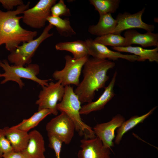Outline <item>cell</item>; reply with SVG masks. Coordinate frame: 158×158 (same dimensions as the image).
Here are the masks:
<instances>
[{
  "label": "cell",
  "mask_w": 158,
  "mask_h": 158,
  "mask_svg": "<svg viewBox=\"0 0 158 158\" xmlns=\"http://www.w3.org/2000/svg\"><path fill=\"white\" fill-rule=\"evenodd\" d=\"M117 21L109 13L99 15L97 23L95 25H90L88 32L91 34L100 36L111 33L117 25Z\"/></svg>",
  "instance_id": "cell-18"
},
{
  "label": "cell",
  "mask_w": 158,
  "mask_h": 158,
  "mask_svg": "<svg viewBox=\"0 0 158 158\" xmlns=\"http://www.w3.org/2000/svg\"><path fill=\"white\" fill-rule=\"evenodd\" d=\"M49 24L56 27L59 34L64 37H71L76 33L72 27L68 18L62 19L60 17L50 16L47 19Z\"/></svg>",
  "instance_id": "cell-23"
},
{
  "label": "cell",
  "mask_w": 158,
  "mask_h": 158,
  "mask_svg": "<svg viewBox=\"0 0 158 158\" xmlns=\"http://www.w3.org/2000/svg\"><path fill=\"white\" fill-rule=\"evenodd\" d=\"M54 27L50 24L46 26L42 33L37 38L28 42L22 43L8 56V60L16 66H24L31 63L32 59L41 43L46 39L52 36L53 33H49Z\"/></svg>",
  "instance_id": "cell-5"
},
{
  "label": "cell",
  "mask_w": 158,
  "mask_h": 158,
  "mask_svg": "<svg viewBox=\"0 0 158 158\" xmlns=\"http://www.w3.org/2000/svg\"><path fill=\"white\" fill-rule=\"evenodd\" d=\"M42 90L39 94L36 104L38 106V110L48 109L52 114L57 115L58 111L56 106L58 101L62 99L65 92V87L60 81L56 83L51 82L47 86L42 87Z\"/></svg>",
  "instance_id": "cell-7"
},
{
  "label": "cell",
  "mask_w": 158,
  "mask_h": 158,
  "mask_svg": "<svg viewBox=\"0 0 158 158\" xmlns=\"http://www.w3.org/2000/svg\"><path fill=\"white\" fill-rule=\"evenodd\" d=\"M115 65L108 60L88 59L83 66V79L74 91L81 103L92 102L95 91L105 87L109 78L107 72Z\"/></svg>",
  "instance_id": "cell-1"
},
{
  "label": "cell",
  "mask_w": 158,
  "mask_h": 158,
  "mask_svg": "<svg viewBox=\"0 0 158 158\" xmlns=\"http://www.w3.org/2000/svg\"><path fill=\"white\" fill-rule=\"evenodd\" d=\"M89 55L99 59L118 60L121 58L131 62L138 61L139 56L135 55L125 54L119 52L111 50L106 46L97 43L91 38L85 40Z\"/></svg>",
  "instance_id": "cell-12"
},
{
  "label": "cell",
  "mask_w": 158,
  "mask_h": 158,
  "mask_svg": "<svg viewBox=\"0 0 158 158\" xmlns=\"http://www.w3.org/2000/svg\"><path fill=\"white\" fill-rule=\"evenodd\" d=\"M0 158H26L22 152L13 151Z\"/></svg>",
  "instance_id": "cell-30"
},
{
  "label": "cell",
  "mask_w": 158,
  "mask_h": 158,
  "mask_svg": "<svg viewBox=\"0 0 158 158\" xmlns=\"http://www.w3.org/2000/svg\"><path fill=\"white\" fill-rule=\"evenodd\" d=\"M78 96L70 85L65 86L64 93L62 99L58 103V111L65 113L71 119L75 126V130L80 136L85 139H91L96 137L93 129L82 120L80 111L81 107Z\"/></svg>",
  "instance_id": "cell-3"
},
{
  "label": "cell",
  "mask_w": 158,
  "mask_h": 158,
  "mask_svg": "<svg viewBox=\"0 0 158 158\" xmlns=\"http://www.w3.org/2000/svg\"><path fill=\"white\" fill-rule=\"evenodd\" d=\"M95 42L104 46L112 47H126V39L121 34L110 33L104 35L97 36L94 40Z\"/></svg>",
  "instance_id": "cell-25"
},
{
  "label": "cell",
  "mask_w": 158,
  "mask_h": 158,
  "mask_svg": "<svg viewBox=\"0 0 158 158\" xmlns=\"http://www.w3.org/2000/svg\"><path fill=\"white\" fill-rule=\"evenodd\" d=\"M51 114L52 111L48 109L38 110L30 118L23 119L20 123L13 126L15 128L28 132L36 126L47 116Z\"/></svg>",
  "instance_id": "cell-22"
},
{
  "label": "cell",
  "mask_w": 158,
  "mask_h": 158,
  "mask_svg": "<svg viewBox=\"0 0 158 158\" xmlns=\"http://www.w3.org/2000/svg\"><path fill=\"white\" fill-rule=\"evenodd\" d=\"M56 0H40L33 7L23 12V22L30 27L41 28L45 25L47 18L51 15V9Z\"/></svg>",
  "instance_id": "cell-8"
},
{
  "label": "cell",
  "mask_w": 158,
  "mask_h": 158,
  "mask_svg": "<svg viewBox=\"0 0 158 158\" xmlns=\"http://www.w3.org/2000/svg\"><path fill=\"white\" fill-rule=\"evenodd\" d=\"M112 49L118 52H126L134 54L139 57L138 61L148 60L151 62H158V47L152 49H146L139 47L131 46L119 47H112Z\"/></svg>",
  "instance_id": "cell-19"
},
{
  "label": "cell",
  "mask_w": 158,
  "mask_h": 158,
  "mask_svg": "<svg viewBox=\"0 0 158 158\" xmlns=\"http://www.w3.org/2000/svg\"><path fill=\"white\" fill-rule=\"evenodd\" d=\"M125 121L124 117L118 114L108 122L97 124L92 129L96 136L101 140L103 145L111 150V147L114 146L113 140L115 137V131Z\"/></svg>",
  "instance_id": "cell-11"
},
{
  "label": "cell",
  "mask_w": 158,
  "mask_h": 158,
  "mask_svg": "<svg viewBox=\"0 0 158 158\" xmlns=\"http://www.w3.org/2000/svg\"><path fill=\"white\" fill-rule=\"evenodd\" d=\"M145 9V8L144 7L141 10L133 14L126 11L118 13L116 19V26L111 33L121 34L124 30L134 28L142 29L147 32H153L155 29L154 25L147 24L142 20V16Z\"/></svg>",
  "instance_id": "cell-10"
},
{
  "label": "cell",
  "mask_w": 158,
  "mask_h": 158,
  "mask_svg": "<svg viewBox=\"0 0 158 158\" xmlns=\"http://www.w3.org/2000/svg\"><path fill=\"white\" fill-rule=\"evenodd\" d=\"M117 74V72L116 71L109 85L104 88V92L98 99L95 102L87 103L81 107L80 111V115H87L92 111L100 110L104 108L115 95L114 88Z\"/></svg>",
  "instance_id": "cell-14"
},
{
  "label": "cell",
  "mask_w": 158,
  "mask_h": 158,
  "mask_svg": "<svg viewBox=\"0 0 158 158\" xmlns=\"http://www.w3.org/2000/svg\"><path fill=\"white\" fill-rule=\"evenodd\" d=\"M47 135L49 147L54 150L56 158H61L60 153L63 142L58 137L53 134L47 133Z\"/></svg>",
  "instance_id": "cell-27"
},
{
  "label": "cell",
  "mask_w": 158,
  "mask_h": 158,
  "mask_svg": "<svg viewBox=\"0 0 158 158\" xmlns=\"http://www.w3.org/2000/svg\"><path fill=\"white\" fill-rule=\"evenodd\" d=\"M29 134L28 144L22 152L26 158H45V142L42 135L36 130L31 131Z\"/></svg>",
  "instance_id": "cell-16"
},
{
  "label": "cell",
  "mask_w": 158,
  "mask_h": 158,
  "mask_svg": "<svg viewBox=\"0 0 158 158\" xmlns=\"http://www.w3.org/2000/svg\"><path fill=\"white\" fill-rule=\"evenodd\" d=\"M30 4L28 2L14 10L4 12L0 9V47L4 44L6 49L11 52L21 43L32 40L37 36V31L24 29L20 23L22 16L18 15L28 9Z\"/></svg>",
  "instance_id": "cell-2"
},
{
  "label": "cell",
  "mask_w": 158,
  "mask_h": 158,
  "mask_svg": "<svg viewBox=\"0 0 158 158\" xmlns=\"http://www.w3.org/2000/svg\"><path fill=\"white\" fill-rule=\"evenodd\" d=\"M126 39V47L133 44H139L143 48L154 46L158 47V34L147 32L140 33L132 29L127 30L124 34Z\"/></svg>",
  "instance_id": "cell-15"
},
{
  "label": "cell",
  "mask_w": 158,
  "mask_h": 158,
  "mask_svg": "<svg viewBox=\"0 0 158 158\" xmlns=\"http://www.w3.org/2000/svg\"><path fill=\"white\" fill-rule=\"evenodd\" d=\"M0 3L7 11H11L14 7L24 4L21 0H0Z\"/></svg>",
  "instance_id": "cell-29"
},
{
  "label": "cell",
  "mask_w": 158,
  "mask_h": 158,
  "mask_svg": "<svg viewBox=\"0 0 158 158\" xmlns=\"http://www.w3.org/2000/svg\"><path fill=\"white\" fill-rule=\"evenodd\" d=\"M51 15L55 17H68L71 16V13L70 10L65 4L64 1L60 0L51 7Z\"/></svg>",
  "instance_id": "cell-26"
},
{
  "label": "cell",
  "mask_w": 158,
  "mask_h": 158,
  "mask_svg": "<svg viewBox=\"0 0 158 158\" xmlns=\"http://www.w3.org/2000/svg\"><path fill=\"white\" fill-rule=\"evenodd\" d=\"M157 107V106H155L153 107L144 114L140 116L135 115L131 117L127 121H125L120 127L117 129V134L115 137L114 143L119 145L125 133L138 124L143 123L146 118L153 113Z\"/></svg>",
  "instance_id": "cell-21"
},
{
  "label": "cell",
  "mask_w": 158,
  "mask_h": 158,
  "mask_svg": "<svg viewBox=\"0 0 158 158\" xmlns=\"http://www.w3.org/2000/svg\"><path fill=\"white\" fill-rule=\"evenodd\" d=\"M78 153V158H111V150L104 146L98 137L83 139Z\"/></svg>",
  "instance_id": "cell-13"
},
{
  "label": "cell",
  "mask_w": 158,
  "mask_h": 158,
  "mask_svg": "<svg viewBox=\"0 0 158 158\" xmlns=\"http://www.w3.org/2000/svg\"><path fill=\"white\" fill-rule=\"evenodd\" d=\"M3 129L14 151L22 152L25 149L29 139L28 132L15 128L14 126L5 127Z\"/></svg>",
  "instance_id": "cell-17"
},
{
  "label": "cell",
  "mask_w": 158,
  "mask_h": 158,
  "mask_svg": "<svg viewBox=\"0 0 158 158\" xmlns=\"http://www.w3.org/2000/svg\"><path fill=\"white\" fill-rule=\"evenodd\" d=\"M0 67L4 71L1 74V77L4 78L1 83V84L10 81H14L18 84L20 88H22L25 85L21 80L23 78L32 80L43 87L47 86L49 84L48 82L51 80V79H41L37 77L40 69L39 65L36 64L30 63L26 67L10 65L7 60L4 59L0 61Z\"/></svg>",
  "instance_id": "cell-4"
},
{
  "label": "cell",
  "mask_w": 158,
  "mask_h": 158,
  "mask_svg": "<svg viewBox=\"0 0 158 158\" xmlns=\"http://www.w3.org/2000/svg\"><path fill=\"white\" fill-rule=\"evenodd\" d=\"M1 77V74L0 73V78Z\"/></svg>",
  "instance_id": "cell-31"
},
{
  "label": "cell",
  "mask_w": 158,
  "mask_h": 158,
  "mask_svg": "<svg viewBox=\"0 0 158 158\" xmlns=\"http://www.w3.org/2000/svg\"><path fill=\"white\" fill-rule=\"evenodd\" d=\"M99 15L115 13L119 6L120 0H90Z\"/></svg>",
  "instance_id": "cell-24"
},
{
  "label": "cell",
  "mask_w": 158,
  "mask_h": 158,
  "mask_svg": "<svg viewBox=\"0 0 158 158\" xmlns=\"http://www.w3.org/2000/svg\"><path fill=\"white\" fill-rule=\"evenodd\" d=\"M46 129L47 133L55 135L63 143L68 145L70 143L74 136L75 126L68 116L62 112L47 123Z\"/></svg>",
  "instance_id": "cell-9"
},
{
  "label": "cell",
  "mask_w": 158,
  "mask_h": 158,
  "mask_svg": "<svg viewBox=\"0 0 158 158\" xmlns=\"http://www.w3.org/2000/svg\"><path fill=\"white\" fill-rule=\"evenodd\" d=\"M55 47L57 50L66 51L71 52L73 55V58L75 59L89 56L85 41L78 40L60 42L55 45Z\"/></svg>",
  "instance_id": "cell-20"
},
{
  "label": "cell",
  "mask_w": 158,
  "mask_h": 158,
  "mask_svg": "<svg viewBox=\"0 0 158 158\" xmlns=\"http://www.w3.org/2000/svg\"><path fill=\"white\" fill-rule=\"evenodd\" d=\"M14 151L3 129H0V158Z\"/></svg>",
  "instance_id": "cell-28"
},
{
  "label": "cell",
  "mask_w": 158,
  "mask_h": 158,
  "mask_svg": "<svg viewBox=\"0 0 158 158\" xmlns=\"http://www.w3.org/2000/svg\"><path fill=\"white\" fill-rule=\"evenodd\" d=\"M89 56L75 59L69 55H66L64 68L61 70L55 71L52 75L53 78L60 81L64 87L71 84L77 86L80 83L79 78L82 68Z\"/></svg>",
  "instance_id": "cell-6"
}]
</instances>
